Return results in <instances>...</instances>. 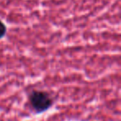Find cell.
Wrapping results in <instances>:
<instances>
[{
    "instance_id": "1",
    "label": "cell",
    "mask_w": 121,
    "mask_h": 121,
    "mask_svg": "<svg viewBox=\"0 0 121 121\" xmlns=\"http://www.w3.org/2000/svg\"><path fill=\"white\" fill-rule=\"evenodd\" d=\"M28 99L32 108L37 114L48 110L53 104V99L51 95L45 91L34 90L29 94Z\"/></svg>"
},
{
    "instance_id": "2",
    "label": "cell",
    "mask_w": 121,
    "mask_h": 121,
    "mask_svg": "<svg viewBox=\"0 0 121 121\" xmlns=\"http://www.w3.org/2000/svg\"><path fill=\"white\" fill-rule=\"evenodd\" d=\"M7 33V27L4 22L0 20V39H2Z\"/></svg>"
}]
</instances>
